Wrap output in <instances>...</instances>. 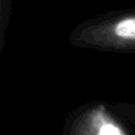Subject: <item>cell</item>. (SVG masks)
<instances>
[{"label":"cell","mask_w":135,"mask_h":135,"mask_svg":"<svg viewBox=\"0 0 135 135\" xmlns=\"http://www.w3.org/2000/svg\"><path fill=\"white\" fill-rule=\"evenodd\" d=\"M68 130L69 135H127L103 103H91L78 109L70 118Z\"/></svg>","instance_id":"cell-2"},{"label":"cell","mask_w":135,"mask_h":135,"mask_svg":"<svg viewBox=\"0 0 135 135\" xmlns=\"http://www.w3.org/2000/svg\"><path fill=\"white\" fill-rule=\"evenodd\" d=\"M70 45L102 52H135V9L110 12L78 24L68 38Z\"/></svg>","instance_id":"cell-1"}]
</instances>
